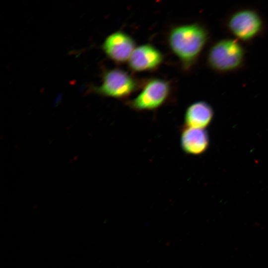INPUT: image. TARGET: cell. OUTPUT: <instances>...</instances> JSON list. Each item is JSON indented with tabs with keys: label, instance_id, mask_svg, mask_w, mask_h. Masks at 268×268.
I'll use <instances>...</instances> for the list:
<instances>
[{
	"label": "cell",
	"instance_id": "cell-1",
	"mask_svg": "<svg viewBox=\"0 0 268 268\" xmlns=\"http://www.w3.org/2000/svg\"><path fill=\"white\" fill-rule=\"evenodd\" d=\"M208 38L206 28L200 24L193 23L172 27L168 33L167 41L182 67L187 70L196 62Z\"/></svg>",
	"mask_w": 268,
	"mask_h": 268
},
{
	"label": "cell",
	"instance_id": "cell-2",
	"mask_svg": "<svg viewBox=\"0 0 268 268\" xmlns=\"http://www.w3.org/2000/svg\"><path fill=\"white\" fill-rule=\"evenodd\" d=\"M99 86L91 85L89 91L99 96L126 99L141 88L142 83L127 71L119 68H104Z\"/></svg>",
	"mask_w": 268,
	"mask_h": 268
},
{
	"label": "cell",
	"instance_id": "cell-3",
	"mask_svg": "<svg viewBox=\"0 0 268 268\" xmlns=\"http://www.w3.org/2000/svg\"><path fill=\"white\" fill-rule=\"evenodd\" d=\"M245 51L242 46L235 39L226 38L215 43L209 49L207 62L213 70L227 72L238 68L242 65Z\"/></svg>",
	"mask_w": 268,
	"mask_h": 268
},
{
	"label": "cell",
	"instance_id": "cell-4",
	"mask_svg": "<svg viewBox=\"0 0 268 268\" xmlns=\"http://www.w3.org/2000/svg\"><path fill=\"white\" fill-rule=\"evenodd\" d=\"M170 92L171 85L168 80L158 77L150 78L142 83L139 94L126 103L136 111H152L167 101Z\"/></svg>",
	"mask_w": 268,
	"mask_h": 268
},
{
	"label": "cell",
	"instance_id": "cell-5",
	"mask_svg": "<svg viewBox=\"0 0 268 268\" xmlns=\"http://www.w3.org/2000/svg\"><path fill=\"white\" fill-rule=\"evenodd\" d=\"M263 25L260 15L255 10L244 9L233 13L227 22L229 31L243 41L252 39L261 31Z\"/></svg>",
	"mask_w": 268,
	"mask_h": 268
},
{
	"label": "cell",
	"instance_id": "cell-6",
	"mask_svg": "<svg viewBox=\"0 0 268 268\" xmlns=\"http://www.w3.org/2000/svg\"><path fill=\"white\" fill-rule=\"evenodd\" d=\"M135 47L134 39L121 30L111 33L101 45V49L107 57L119 64L128 61Z\"/></svg>",
	"mask_w": 268,
	"mask_h": 268
},
{
	"label": "cell",
	"instance_id": "cell-7",
	"mask_svg": "<svg viewBox=\"0 0 268 268\" xmlns=\"http://www.w3.org/2000/svg\"><path fill=\"white\" fill-rule=\"evenodd\" d=\"M163 60L164 56L158 49L146 43L136 47L128 62L133 71L143 72L157 69Z\"/></svg>",
	"mask_w": 268,
	"mask_h": 268
},
{
	"label": "cell",
	"instance_id": "cell-8",
	"mask_svg": "<svg viewBox=\"0 0 268 268\" xmlns=\"http://www.w3.org/2000/svg\"><path fill=\"white\" fill-rule=\"evenodd\" d=\"M209 144V136L205 130L184 126L182 128L180 144L186 154L201 155L207 150Z\"/></svg>",
	"mask_w": 268,
	"mask_h": 268
},
{
	"label": "cell",
	"instance_id": "cell-9",
	"mask_svg": "<svg viewBox=\"0 0 268 268\" xmlns=\"http://www.w3.org/2000/svg\"><path fill=\"white\" fill-rule=\"evenodd\" d=\"M213 115V110L209 104L204 101L195 102L186 109L184 126L204 129L211 123Z\"/></svg>",
	"mask_w": 268,
	"mask_h": 268
}]
</instances>
